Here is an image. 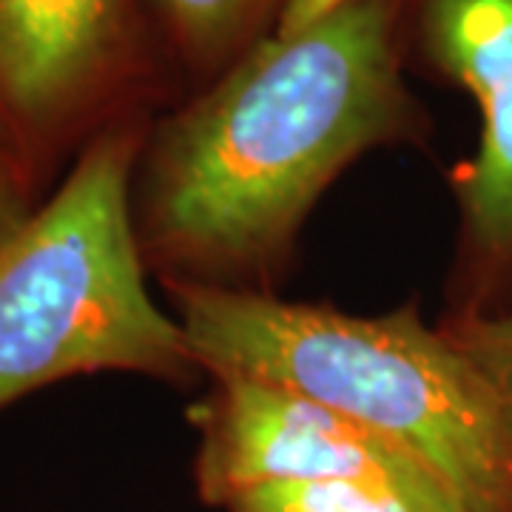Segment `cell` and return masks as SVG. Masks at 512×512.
Returning <instances> with one entry per match:
<instances>
[{"instance_id":"obj_5","label":"cell","mask_w":512,"mask_h":512,"mask_svg":"<svg viewBox=\"0 0 512 512\" xmlns=\"http://www.w3.org/2000/svg\"><path fill=\"white\" fill-rule=\"evenodd\" d=\"M188 421L197 430L194 484L214 510L268 481H345L410 512H464L402 453L336 410L276 384L208 376Z\"/></svg>"},{"instance_id":"obj_1","label":"cell","mask_w":512,"mask_h":512,"mask_svg":"<svg viewBox=\"0 0 512 512\" xmlns=\"http://www.w3.org/2000/svg\"><path fill=\"white\" fill-rule=\"evenodd\" d=\"M413 0H350L259 40L151 117L131 208L160 285L271 293L316 202L379 148L421 146L433 120L404 77Z\"/></svg>"},{"instance_id":"obj_7","label":"cell","mask_w":512,"mask_h":512,"mask_svg":"<svg viewBox=\"0 0 512 512\" xmlns=\"http://www.w3.org/2000/svg\"><path fill=\"white\" fill-rule=\"evenodd\" d=\"M288 0H146L165 72L200 92L259 40L274 35Z\"/></svg>"},{"instance_id":"obj_10","label":"cell","mask_w":512,"mask_h":512,"mask_svg":"<svg viewBox=\"0 0 512 512\" xmlns=\"http://www.w3.org/2000/svg\"><path fill=\"white\" fill-rule=\"evenodd\" d=\"M29 211L20 197V171L15 163V148L0 134V239L6 237Z\"/></svg>"},{"instance_id":"obj_2","label":"cell","mask_w":512,"mask_h":512,"mask_svg":"<svg viewBox=\"0 0 512 512\" xmlns=\"http://www.w3.org/2000/svg\"><path fill=\"white\" fill-rule=\"evenodd\" d=\"M208 376H248L308 396L384 441L464 512H512V424L419 299L350 313L271 293L165 285Z\"/></svg>"},{"instance_id":"obj_9","label":"cell","mask_w":512,"mask_h":512,"mask_svg":"<svg viewBox=\"0 0 512 512\" xmlns=\"http://www.w3.org/2000/svg\"><path fill=\"white\" fill-rule=\"evenodd\" d=\"M439 330L490 384L512 424V313L493 319H436Z\"/></svg>"},{"instance_id":"obj_11","label":"cell","mask_w":512,"mask_h":512,"mask_svg":"<svg viewBox=\"0 0 512 512\" xmlns=\"http://www.w3.org/2000/svg\"><path fill=\"white\" fill-rule=\"evenodd\" d=\"M350 0H288L282 18L276 23L274 32H293V29H302L313 20H319L322 15H328L333 9L345 6Z\"/></svg>"},{"instance_id":"obj_4","label":"cell","mask_w":512,"mask_h":512,"mask_svg":"<svg viewBox=\"0 0 512 512\" xmlns=\"http://www.w3.org/2000/svg\"><path fill=\"white\" fill-rule=\"evenodd\" d=\"M410 49L478 111L476 151L447 174L456 237L439 316H510L512 0H413Z\"/></svg>"},{"instance_id":"obj_3","label":"cell","mask_w":512,"mask_h":512,"mask_svg":"<svg viewBox=\"0 0 512 512\" xmlns=\"http://www.w3.org/2000/svg\"><path fill=\"white\" fill-rule=\"evenodd\" d=\"M151 114L80 148L55 194L0 239V407L80 373L205 382L183 325L148 291L131 185Z\"/></svg>"},{"instance_id":"obj_6","label":"cell","mask_w":512,"mask_h":512,"mask_svg":"<svg viewBox=\"0 0 512 512\" xmlns=\"http://www.w3.org/2000/svg\"><path fill=\"white\" fill-rule=\"evenodd\" d=\"M160 74L140 0H0V134L15 154L57 143Z\"/></svg>"},{"instance_id":"obj_8","label":"cell","mask_w":512,"mask_h":512,"mask_svg":"<svg viewBox=\"0 0 512 512\" xmlns=\"http://www.w3.org/2000/svg\"><path fill=\"white\" fill-rule=\"evenodd\" d=\"M222 512H410L387 495L345 481H268L231 495Z\"/></svg>"}]
</instances>
